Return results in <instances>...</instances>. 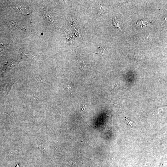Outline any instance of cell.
Instances as JSON below:
<instances>
[{
  "label": "cell",
  "instance_id": "obj_1",
  "mask_svg": "<svg viewBox=\"0 0 167 167\" xmlns=\"http://www.w3.org/2000/svg\"><path fill=\"white\" fill-rule=\"evenodd\" d=\"M114 25L115 26L116 28H118L119 29H121L123 24L122 20L121 18L120 19L119 17H116L113 20Z\"/></svg>",
  "mask_w": 167,
  "mask_h": 167
},
{
  "label": "cell",
  "instance_id": "obj_2",
  "mask_svg": "<svg viewBox=\"0 0 167 167\" xmlns=\"http://www.w3.org/2000/svg\"><path fill=\"white\" fill-rule=\"evenodd\" d=\"M149 24L148 22L145 21H138L137 22L136 26L137 28H145Z\"/></svg>",
  "mask_w": 167,
  "mask_h": 167
},
{
  "label": "cell",
  "instance_id": "obj_3",
  "mask_svg": "<svg viewBox=\"0 0 167 167\" xmlns=\"http://www.w3.org/2000/svg\"><path fill=\"white\" fill-rule=\"evenodd\" d=\"M124 120H125V122L126 125H127L131 127H133L135 126L134 122L129 118L126 117L124 119Z\"/></svg>",
  "mask_w": 167,
  "mask_h": 167
},
{
  "label": "cell",
  "instance_id": "obj_4",
  "mask_svg": "<svg viewBox=\"0 0 167 167\" xmlns=\"http://www.w3.org/2000/svg\"><path fill=\"white\" fill-rule=\"evenodd\" d=\"M150 34L143 35L141 37H140V40L142 41H147L150 39Z\"/></svg>",
  "mask_w": 167,
  "mask_h": 167
},
{
  "label": "cell",
  "instance_id": "obj_5",
  "mask_svg": "<svg viewBox=\"0 0 167 167\" xmlns=\"http://www.w3.org/2000/svg\"><path fill=\"white\" fill-rule=\"evenodd\" d=\"M98 12L100 14H102L104 12V10L103 7H102L101 5H99L98 7Z\"/></svg>",
  "mask_w": 167,
  "mask_h": 167
},
{
  "label": "cell",
  "instance_id": "obj_6",
  "mask_svg": "<svg viewBox=\"0 0 167 167\" xmlns=\"http://www.w3.org/2000/svg\"><path fill=\"white\" fill-rule=\"evenodd\" d=\"M135 57L136 58H143V56L141 54L138 53H136L135 54Z\"/></svg>",
  "mask_w": 167,
  "mask_h": 167
},
{
  "label": "cell",
  "instance_id": "obj_7",
  "mask_svg": "<svg viewBox=\"0 0 167 167\" xmlns=\"http://www.w3.org/2000/svg\"><path fill=\"white\" fill-rule=\"evenodd\" d=\"M162 19L163 20L164 22L167 23V17H164Z\"/></svg>",
  "mask_w": 167,
  "mask_h": 167
}]
</instances>
